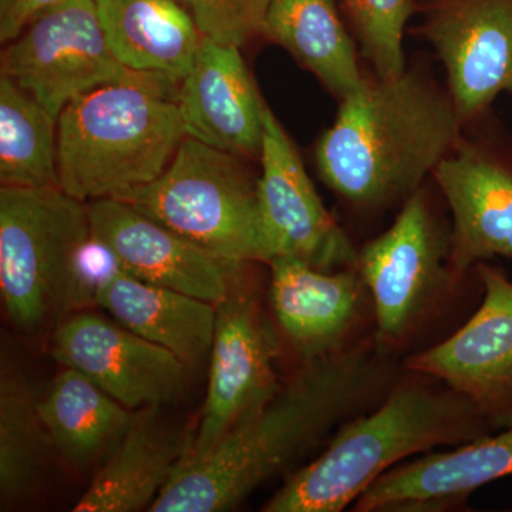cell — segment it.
<instances>
[{
  "mask_svg": "<svg viewBox=\"0 0 512 512\" xmlns=\"http://www.w3.org/2000/svg\"><path fill=\"white\" fill-rule=\"evenodd\" d=\"M259 163L265 264L275 258H295L323 271L356 268L359 251L326 210L295 144L268 104Z\"/></svg>",
  "mask_w": 512,
  "mask_h": 512,
  "instance_id": "11",
  "label": "cell"
},
{
  "mask_svg": "<svg viewBox=\"0 0 512 512\" xmlns=\"http://www.w3.org/2000/svg\"><path fill=\"white\" fill-rule=\"evenodd\" d=\"M393 379L389 356L375 346L306 362L298 375L238 421L211 450L200 457H184L148 511L232 510L330 439L343 421L379 403Z\"/></svg>",
  "mask_w": 512,
  "mask_h": 512,
  "instance_id": "1",
  "label": "cell"
},
{
  "mask_svg": "<svg viewBox=\"0 0 512 512\" xmlns=\"http://www.w3.org/2000/svg\"><path fill=\"white\" fill-rule=\"evenodd\" d=\"M94 237L126 274L218 305L244 279L245 266L201 248L117 198L87 202Z\"/></svg>",
  "mask_w": 512,
  "mask_h": 512,
  "instance_id": "15",
  "label": "cell"
},
{
  "mask_svg": "<svg viewBox=\"0 0 512 512\" xmlns=\"http://www.w3.org/2000/svg\"><path fill=\"white\" fill-rule=\"evenodd\" d=\"M247 158L185 137L164 173L117 200L239 264H265L258 177Z\"/></svg>",
  "mask_w": 512,
  "mask_h": 512,
  "instance_id": "6",
  "label": "cell"
},
{
  "mask_svg": "<svg viewBox=\"0 0 512 512\" xmlns=\"http://www.w3.org/2000/svg\"><path fill=\"white\" fill-rule=\"evenodd\" d=\"M480 308L456 333L404 360V370L433 377L471 400L495 429L512 426V281L481 262Z\"/></svg>",
  "mask_w": 512,
  "mask_h": 512,
  "instance_id": "13",
  "label": "cell"
},
{
  "mask_svg": "<svg viewBox=\"0 0 512 512\" xmlns=\"http://www.w3.org/2000/svg\"><path fill=\"white\" fill-rule=\"evenodd\" d=\"M416 35L443 64L463 127L512 93V0H419Z\"/></svg>",
  "mask_w": 512,
  "mask_h": 512,
  "instance_id": "10",
  "label": "cell"
},
{
  "mask_svg": "<svg viewBox=\"0 0 512 512\" xmlns=\"http://www.w3.org/2000/svg\"><path fill=\"white\" fill-rule=\"evenodd\" d=\"M6 2H8V0H0V6L5 5Z\"/></svg>",
  "mask_w": 512,
  "mask_h": 512,
  "instance_id": "29",
  "label": "cell"
},
{
  "mask_svg": "<svg viewBox=\"0 0 512 512\" xmlns=\"http://www.w3.org/2000/svg\"><path fill=\"white\" fill-rule=\"evenodd\" d=\"M69 0H8L0 6V40L12 42L36 16Z\"/></svg>",
  "mask_w": 512,
  "mask_h": 512,
  "instance_id": "28",
  "label": "cell"
},
{
  "mask_svg": "<svg viewBox=\"0 0 512 512\" xmlns=\"http://www.w3.org/2000/svg\"><path fill=\"white\" fill-rule=\"evenodd\" d=\"M431 178L451 214L454 284L481 262L512 259V133L493 110L464 127Z\"/></svg>",
  "mask_w": 512,
  "mask_h": 512,
  "instance_id": "8",
  "label": "cell"
},
{
  "mask_svg": "<svg viewBox=\"0 0 512 512\" xmlns=\"http://www.w3.org/2000/svg\"><path fill=\"white\" fill-rule=\"evenodd\" d=\"M433 188L431 178L404 202L392 227L357 252L375 311V348L386 356L413 338L456 288L447 265L451 225Z\"/></svg>",
  "mask_w": 512,
  "mask_h": 512,
  "instance_id": "7",
  "label": "cell"
},
{
  "mask_svg": "<svg viewBox=\"0 0 512 512\" xmlns=\"http://www.w3.org/2000/svg\"><path fill=\"white\" fill-rule=\"evenodd\" d=\"M89 208L60 187L0 190V292L10 322L35 335L74 311V265Z\"/></svg>",
  "mask_w": 512,
  "mask_h": 512,
  "instance_id": "5",
  "label": "cell"
},
{
  "mask_svg": "<svg viewBox=\"0 0 512 512\" xmlns=\"http://www.w3.org/2000/svg\"><path fill=\"white\" fill-rule=\"evenodd\" d=\"M417 6L419 0H340L360 57L377 79H393L406 69L403 39Z\"/></svg>",
  "mask_w": 512,
  "mask_h": 512,
  "instance_id": "26",
  "label": "cell"
},
{
  "mask_svg": "<svg viewBox=\"0 0 512 512\" xmlns=\"http://www.w3.org/2000/svg\"><path fill=\"white\" fill-rule=\"evenodd\" d=\"M512 476V426L451 451H429L384 473L357 498L353 511H443L473 491Z\"/></svg>",
  "mask_w": 512,
  "mask_h": 512,
  "instance_id": "17",
  "label": "cell"
},
{
  "mask_svg": "<svg viewBox=\"0 0 512 512\" xmlns=\"http://www.w3.org/2000/svg\"><path fill=\"white\" fill-rule=\"evenodd\" d=\"M178 86L170 77L147 73L67 104L57 120L59 187L92 202L160 177L187 137Z\"/></svg>",
  "mask_w": 512,
  "mask_h": 512,
  "instance_id": "4",
  "label": "cell"
},
{
  "mask_svg": "<svg viewBox=\"0 0 512 512\" xmlns=\"http://www.w3.org/2000/svg\"><path fill=\"white\" fill-rule=\"evenodd\" d=\"M464 127L446 83L416 59L393 79L367 73L339 101L336 119L315 146L316 170L357 212L402 208L453 151Z\"/></svg>",
  "mask_w": 512,
  "mask_h": 512,
  "instance_id": "2",
  "label": "cell"
},
{
  "mask_svg": "<svg viewBox=\"0 0 512 512\" xmlns=\"http://www.w3.org/2000/svg\"><path fill=\"white\" fill-rule=\"evenodd\" d=\"M37 407L55 453L76 471L101 466L134 417L131 410L69 367L37 399Z\"/></svg>",
  "mask_w": 512,
  "mask_h": 512,
  "instance_id": "23",
  "label": "cell"
},
{
  "mask_svg": "<svg viewBox=\"0 0 512 512\" xmlns=\"http://www.w3.org/2000/svg\"><path fill=\"white\" fill-rule=\"evenodd\" d=\"M96 305L144 339L170 350L188 367L211 355L217 305L140 281L124 271L100 286Z\"/></svg>",
  "mask_w": 512,
  "mask_h": 512,
  "instance_id": "20",
  "label": "cell"
},
{
  "mask_svg": "<svg viewBox=\"0 0 512 512\" xmlns=\"http://www.w3.org/2000/svg\"><path fill=\"white\" fill-rule=\"evenodd\" d=\"M160 409L137 410L123 439L74 505V512L150 510L174 477L192 439L168 426Z\"/></svg>",
  "mask_w": 512,
  "mask_h": 512,
  "instance_id": "19",
  "label": "cell"
},
{
  "mask_svg": "<svg viewBox=\"0 0 512 512\" xmlns=\"http://www.w3.org/2000/svg\"><path fill=\"white\" fill-rule=\"evenodd\" d=\"M406 372L377 406L343 421L325 450L293 473L262 511H343L407 458L470 443L495 429L464 394Z\"/></svg>",
  "mask_w": 512,
  "mask_h": 512,
  "instance_id": "3",
  "label": "cell"
},
{
  "mask_svg": "<svg viewBox=\"0 0 512 512\" xmlns=\"http://www.w3.org/2000/svg\"><path fill=\"white\" fill-rule=\"evenodd\" d=\"M188 13L201 36L241 49L262 35L272 0H175Z\"/></svg>",
  "mask_w": 512,
  "mask_h": 512,
  "instance_id": "27",
  "label": "cell"
},
{
  "mask_svg": "<svg viewBox=\"0 0 512 512\" xmlns=\"http://www.w3.org/2000/svg\"><path fill=\"white\" fill-rule=\"evenodd\" d=\"M53 356L128 410L161 407L183 390L188 366L121 323L79 312L59 323Z\"/></svg>",
  "mask_w": 512,
  "mask_h": 512,
  "instance_id": "14",
  "label": "cell"
},
{
  "mask_svg": "<svg viewBox=\"0 0 512 512\" xmlns=\"http://www.w3.org/2000/svg\"><path fill=\"white\" fill-rule=\"evenodd\" d=\"M262 36L284 47L338 101L366 82L362 57L336 0H272Z\"/></svg>",
  "mask_w": 512,
  "mask_h": 512,
  "instance_id": "22",
  "label": "cell"
},
{
  "mask_svg": "<svg viewBox=\"0 0 512 512\" xmlns=\"http://www.w3.org/2000/svg\"><path fill=\"white\" fill-rule=\"evenodd\" d=\"M0 181L2 187H59L57 121L2 73Z\"/></svg>",
  "mask_w": 512,
  "mask_h": 512,
  "instance_id": "25",
  "label": "cell"
},
{
  "mask_svg": "<svg viewBox=\"0 0 512 512\" xmlns=\"http://www.w3.org/2000/svg\"><path fill=\"white\" fill-rule=\"evenodd\" d=\"M268 265L276 322L305 363L346 350L369 293L357 268L323 271L295 258Z\"/></svg>",
  "mask_w": 512,
  "mask_h": 512,
  "instance_id": "18",
  "label": "cell"
},
{
  "mask_svg": "<svg viewBox=\"0 0 512 512\" xmlns=\"http://www.w3.org/2000/svg\"><path fill=\"white\" fill-rule=\"evenodd\" d=\"M278 356L276 330L242 279L217 305L207 397L185 458L207 453L278 392Z\"/></svg>",
  "mask_w": 512,
  "mask_h": 512,
  "instance_id": "12",
  "label": "cell"
},
{
  "mask_svg": "<svg viewBox=\"0 0 512 512\" xmlns=\"http://www.w3.org/2000/svg\"><path fill=\"white\" fill-rule=\"evenodd\" d=\"M55 453L26 376L12 363L0 372V505L29 497Z\"/></svg>",
  "mask_w": 512,
  "mask_h": 512,
  "instance_id": "24",
  "label": "cell"
},
{
  "mask_svg": "<svg viewBox=\"0 0 512 512\" xmlns=\"http://www.w3.org/2000/svg\"><path fill=\"white\" fill-rule=\"evenodd\" d=\"M2 74L53 120L77 97L144 76L127 69L107 42L94 0H69L36 16L2 53Z\"/></svg>",
  "mask_w": 512,
  "mask_h": 512,
  "instance_id": "9",
  "label": "cell"
},
{
  "mask_svg": "<svg viewBox=\"0 0 512 512\" xmlns=\"http://www.w3.org/2000/svg\"><path fill=\"white\" fill-rule=\"evenodd\" d=\"M185 136L247 160H261L266 103L239 47L202 37L190 73L178 86Z\"/></svg>",
  "mask_w": 512,
  "mask_h": 512,
  "instance_id": "16",
  "label": "cell"
},
{
  "mask_svg": "<svg viewBox=\"0 0 512 512\" xmlns=\"http://www.w3.org/2000/svg\"><path fill=\"white\" fill-rule=\"evenodd\" d=\"M114 56L134 72L175 82L190 73L202 36L175 0H94Z\"/></svg>",
  "mask_w": 512,
  "mask_h": 512,
  "instance_id": "21",
  "label": "cell"
}]
</instances>
